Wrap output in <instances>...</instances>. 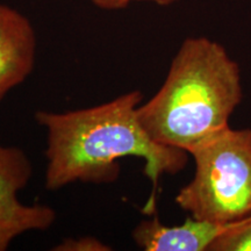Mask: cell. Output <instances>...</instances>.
<instances>
[{"instance_id":"277c9868","label":"cell","mask_w":251,"mask_h":251,"mask_svg":"<svg viewBox=\"0 0 251 251\" xmlns=\"http://www.w3.org/2000/svg\"><path fill=\"white\" fill-rule=\"evenodd\" d=\"M33 165L18 147L0 143V251H6L27 231L47 230L56 221V212L46 205H25L19 192L27 186Z\"/></svg>"},{"instance_id":"7a4b0ae2","label":"cell","mask_w":251,"mask_h":251,"mask_svg":"<svg viewBox=\"0 0 251 251\" xmlns=\"http://www.w3.org/2000/svg\"><path fill=\"white\" fill-rule=\"evenodd\" d=\"M241 100L237 63L215 41L188 37L172 59L161 89L136 113L153 141L188 152L228 128Z\"/></svg>"},{"instance_id":"52a82bcc","label":"cell","mask_w":251,"mask_h":251,"mask_svg":"<svg viewBox=\"0 0 251 251\" xmlns=\"http://www.w3.org/2000/svg\"><path fill=\"white\" fill-rule=\"evenodd\" d=\"M208 251H251V218L226 226Z\"/></svg>"},{"instance_id":"3957f363","label":"cell","mask_w":251,"mask_h":251,"mask_svg":"<svg viewBox=\"0 0 251 251\" xmlns=\"http://www.w3.org/2000/svg\"><path fill=\"white\" fill-rule=\"evenodd\" d=\"M188 153L196 172L176 203L193 219L219 226L251 218V129L228 127Z\"/></svg>"},{"instance_id":"ba28073f","label":"cell","mask_w":251,"mask_h":251,"mask_svg":"<svg viewBox=\"0 0 251 251\" xmlns=\"http://www.w3.org/2000/svg\"><path fill=\"white\" fill-rule=\"evenodd\" d=\"M54 251H109L112 248L94 236L68 237L52 248Z\"/></svg>"},{"instance_id":"30bf717a","label":"cell","mask_w":251,"mask_h":251,"mask_svg":"<svg viewBox=\"0 0 251 251\" xmlns=\"http://www.w3.org/2000/svg\"><path fill=\"white\" fill-rule=\"evenodd\" d=\"M131 1H147V2H152V4L159 5V6H169L175 4L177 0H130Z\"/></svg>"},{"instance_id":"8992f818","label":"cell","mask_w":251,"mask_h":251,"mask_svg":"<svg viewBox=\"0 0 251 251\" xmlns=\"http://www.w3.org/2000/svg\"><path fill=\"white\" fill-rule=\"evenodd\" d=\"M225 227L192 216L183 225L165 226L153 216L142 220L134 228L131 237L146 251H208Z\"/></svg>"},{"instance_id":"5b68a950","label":"cell","mask_w":251,"mask_h":251,"mask_svg":"<svg viewBox=\"0 0 251 251\" xmlns=\"http://www.w3.org/2000/svg\"><path fill=\"white\" fill-rule=\"evenodd\" d=\"M36 33L26 15L0 2V101L35 68Z\"/></svg>"},{"instance_id":"9c48e42d","label":"cell","mask_w":251,"mask_h":251,"mask_svg":"<svg viewBox=\"0 0 251 251\" xmlns=\"http://www.w3.org/2000/svg\"><path fill=\"white\" fill-rule=\"evenodd\" d=\"M97 7L106 9V11H117L127 7L130 0H91Z\"/></svg>"},{"instance_id":"6da1fadb","label":"cell","mask_w":251,"mask_h":251,"mask_svg":"<svg viewBox=\"0 0 251 251\" xmlns=\"http://www.w3.org/2000/svg\"><path fill=\"white\" fill-rule=\"evenodd\" d=\"M142 99L141 91L134 90L93 107L36 112L37 124L47 129V190L57 191L77 181L114 183L120 177L119 161L139 157L146 161L144 175L152 183L151 196L142 212L152 215L161 177L183 170L190 153L149 136L137 119Z\"/></svg>"}]
</instances>
